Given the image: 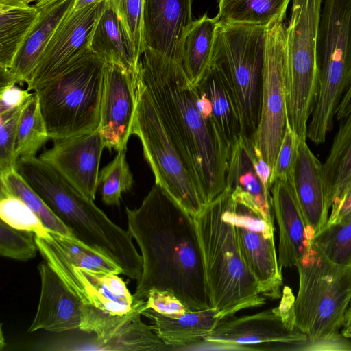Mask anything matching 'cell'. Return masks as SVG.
Listing matches in <instances>:
<instances>
[{
	"instance_id": "1",
	"label": "cell",
	"mask_w": 351,
	"mask_h": 351,
	"mask_svg": "<svg viewBox=\"0 0 351 351\" xmlns=\"http://www.w3.org/2000/svg\"><path fill=\"white\" fill-rule=\"evenodd\" d=\"M128 230L143 258L134 300L152 289L170 291L189 310L210 308L193 216L156 184L134 209L125 207Z\"/></svg>"
},
{
	"instance_id": "2",
	"label": "cell",
	"mask_w": 351,
	"mask_h": 351,
	"mask_svg": "<svg viewBox=\"0 0 351 351\" xmlns=\"http://www.w3.org/2000/svg\"><path fill=\"white\" fill-rule=\"evenodd\" d=\"M138 77L186 164L202 204L210 203L226 189L231 148L213 116L199 111L197 86L180 62L147 45Z\"/></svg>"
},
{
	"instance_id": "3",
	"label": "cell",
	"mask_w": 351,
	"mask_h": 351,
	"mask_svg": "<svg viewBox=\"0 0 351 351\" xmlns=\"http://www.w3.org/2000/svg\"><path fill=\"white\" fill-rule=\"evenodd\" d=\"M16 171L40 195L74 238L115 263L122 274L138 280L143 267L130 232L114 223L94 201L39 158H19Z\"/></svg>"
},
{
	"instance_id": "4",
	"label": "cell",
	"mask_w": 351,
	"mask_h": 351,
	"mask_svg": "<svg viewBox=\"0 0 351 351\" xmlns=\"http://www.w3.org/2000/svg\"><path fill=\"white\" fill-rule=\"evenodd\" d=\"M230 191L203 205L193 217L200 245L210 308L222 319L265 304L266 298L241 254Z\"/></svg>"
},
{
	"instance_id": "5",
	"label": "cell",
	"mask_w": 351,
	"mask_h": 351,
	"mask_svg": "<svg viewBox=\"0 0 351 351\" xmlns=\"http://www.w3.org/2000/svg\"><path fill=\"white\" fill-rule=\"evenodd\" d=\"M106 64L86 46L61 73L35 88L49 138L99 128Z\"/></svg>"
},
{
	"instance_id": "6",
	"label": "cell",
	"mask_w": 351,
	"mask_h": 351,
	"mask_svg": "<svg viewBox=\"0 0 351 351\" xmlns=\"http://www.w3.org/2000/svg\"><path fill=\"white\" fill-rule=\"evenodd\" d=\"M295 267V328L311 342L336 339L351 300V265L333 263L311 243Z\"/></svg>"
},
{
	"instance_id": "7",
	"label": "cell",
	"mask_w": 351,
	"mask_h": 351,
	"mask_svg": "<svg viewBox=\"0 0 351 351\" xmlns=\"http://www.w3.org/2000/svg\"><path fill=\"white\" fill-rule=\"evenodd\" d=\"M318 97L308 133L324 139L351 84V0H323L317 40Z\"/></svg>"
},
{
	"instance_id": "8",
	"label": "cell",
	"mask_w": 351,
	"mask_h": 351,
	"mask_svg": "<svg viewBox=\"0 0 351 351\" xmlns=\"http://www.w3.org/2000/svg\"><path fill=\"white\" fill-rule=\"evenodd\" d=\"M286 34L285 92L287 123L306 139L308 121L319 90L317 40L323 0H291Z\"/></svg>"
},
{
	"instance_id": "9",
	"label": "cell",
	"mask_w": 351,
	"mask_h": 351,
	"mask_svg": "<svg viewBox=\"0 0 351 351\" xmlns=\"http://www.w3.org/2000/svg\"><path fill=\"white\" fill-rule=\"evenodd\" d=\"M266 27L219 23L210 63L227 76L241 121V136L253 139L261 112Z\"/></svg>"
},
{
	"instance_id": "10",
	"label": "cell",
	"mask_w": 351,
	"mask_h": 351,
	"mask_svg": "<svg viewBox=\"0 0 351 351\" xmlns=\"http://www.w3.org/2000/svg\"><path fill=\"white\" fill-rule=\"evenodd\" d=\"M136 94L132 134L140 139L144 157L154 176L155 184L194 217L203 206L197 186L138 75Z\"/></svg>"
},
{
	"instance_id": "11",
	"label": "cell",
	"mask_w": 351,
	"mask_h": 351,
	"mask_svg": "<svg viewBox=\"0 0 351 351\" xmlns=\"http://www.w3.org/2000/svg\"><path fill=\"white\" fill-rule=\"evenodd\" d=\"M285 27L278 23L265 30L261 119L252 139L271 172L287 124Z\"/></svg>"
},
{
	"instance_id": "12",
	"label": "cell",
	"mask_w": 351,
	"mask_h": 351,
	"mask_svg": "<svg viewBox=\"0 0 351 351\" xmlns=\"http://www.w3.org/2000/svg\"><path fill=\"white\" fill-rule=\"evenodd\" d=\"M295 298L285 291L279 305L260 313L224 318L204 341L226 350H265L276 344L306 342V335L295 326Z\"/></svg>"
},
{
	"instance_id": "13",
	"label": "cell",
	"mask_w": 351,
	"mask_h": 351,
	"mask_svg": "<svg viewBox=\"0 0 351 351\" xmlns=\"http://www.w3.org/2000/svg\"><path fill=\"white\" fill-rule=\"evenodd\" d=\"M35 240L44 261L84 305L115 316L146 309V300H134L117 274L72 265L47 247L36 235Z\"/></svg>"
},
{
	"instance_id": "14",
	"label": "cell",
	"mask_w": 351,
	"mask_h": 351,
	"mask_svg": "<svg viewBox=\"0 0 351 351\" xmlns=\"http://www.w3.org/2000/svg\"><path fill=\"white\" fill-rule=\"evenodd\" d=\"M233 199V215L239 248L265 298L282 296V270L274 241V223L247 202Z\"/></svg>"
},
{
	"instance_id": "15",
	"label": "cell",
	"mask_w": 351,
	"mask_h": 351,
	"mask_svg": "<svg viewBox=\"0 0 351 351\" xmlns=\"http://www.w3.org/2000/svg\"><path fill=\"white\" fill-rule=\"evenodd\" d=\"M137 75L106 64L98 130L110 150H127L136 107Z\"/></svg>"
},
{
	"instance_id": "16",
	"label": "cell",
	"mask_w": 351,
	"mask_h": 351,
	"mask_svg": "<svg viewBox=\"0 0 351 351\" xmlns=\"http://www.w3.org/2000/svg\"><path fill=\"white\" fill-rule=\"evenodd\" d=\"M105 147L99 130L55 141L39 158L51 166L71 185L95 200L99 167Z\"/></svg>"
},
{
	"instance_id": "17",
	"label": "cell",
	"mask_w": 351,
	"mask_h": 351,
	"mask_svg": "<svg viewBox=\"0 0 351 351\" xmlns=\"http://www.w3.org/2000/svg\"><path fill=\"white\" fill-rule=\"evenodd\" d=\"M104 2L92 3L78 10L72 9L65 15L51 37L27 90H34L61 73L87 46L88 36Z\"/></svg>"
},
{
	"instance_id": "18",
	"label": "cell",
	"mask_w": 351,
	"mask_h": 351,
	"mask_svg": "<svg viewBox=\"0 0 351 351\" xmlns=\"http://www.w3.org/2000/svg\"><path fill=\"white\" fill-rule=\"evenodd\" d=\"M38 269L40 298L28 332L45 330L60 333L80 330L83 304L45 261L40 263Z\"/></svg>"
},
{
	"instance_id": "19",
	"label": "cell",
	"mask_w": 351,
	"mask_h": 351,
	"mask_svg": "<svg viewBox=\"0 0 351 351\" xmlns=\"http://www.w3.org/2000/svg\"><path fill=\"white\" fill-rule=\"evenodd\" d=\"M310 241L326 225L330 209L326 196L323 165L311 152L306 139L299 138L292 181Z\"/></svg>"
},
{
	"instance_id": "20",
	"label": "cell",
	"mask_w": 351,
	"mask_h": 351,
	"mask_svg": "<svg viewBox=\"0 0 351 351\" xmlns=\"http://www.w3.org/2000/svg\"><path fill=\"white\" fill-rule=\"evenodd\" d=\"M193 0H144L145 45L181 62L180 43L193 21Z\"/></svg>"
},
{
	"instance_id": "21",
	"label": "cell",
	"mask_w": 351,
	"mask_h": 351,
	"mask_svg": "<svg viewBox=\"0 0 351 351\" xmlns=\"http://www.w3.org/2000/svg\"><path fill=\"white\" fill-rule=\"evenodd\" d=\"M272 206L279 228L278 265L295 266L311 245L307 228L293 186L289 181L276 180L271 188Z\"/></svg>"
},
{
	"instance_id": "22",
	"label": "cell",
	"mask_w": 351,
	"mask_h": 351,
	"mask_svg": "<svg viewBox=\"0 0 351 351\" xmlns=\"http://www.w3.org/2000/svg\"><path fill=\"white\" fill-rule=\"evenodd\" d=\"M252 139L240 136L232 145L226 189L232 198L253 205L268 221L274 223L271 190L258 176L252 160Z\"/></svg>"
},
{
	"instance_id": "23",
	"label": "cell",
	"mask_w": 351,
	"mask_h": 351,
	"mask_svg": "<svg viewBox=\"0 0 351 351\" xmlns=\"http://www.w3.org/2000/svg\"><path fill=\"white\" fill-rule=\"evenodd\" d=\"M76 0H53L43 8L38 19L10 69L16 84L31 82L42 55L55 29L73 8Z\"/></svg>"
},
{
	"instance_id": "24",
	"label": "cell",
	"mask_w": 351,
	"mask_h": 351,
	"mask_svg": "<svg viewBox=\"0 0 351 351\" xmlns=\"http://www.w3.org/2000/svg\"><path fill=\"white\" fill-rule=\"evenodd\" d=\"M213 308L189 311L178 315H165L152 308L143 311V315L153 322L154 330L158 337L174 350L204 341L219 324L221 318Z\"/></svg>"
},
{
	"instance_id": "25",
	"label": "cell",
	"mask_w": 351,
	"mask_h": 351,
	"mask_svg": "<svg viewBox=\"0 0 351 351\" xmlns=\"http://www.w3.org/2000/svg\"><path fill=\"white\" fill-rule=\"evenodd\" d=\"M138 315L110 337L86 340L54 342L51 350H110V351H163L174 350L156 333L153 325H147Z\"/></svg>"
},
{
	"instance_id": "26",
	"label": "cell",
	"mask_w": 351,
	"mask_h": 351,
	"mask_svg": "<svg viewBox=\"0 0 351 351\" xmlns=\"http://www.w3.org/2000/svg\"><path fill=\"white\" fill-rule=\"evenodd\" d=\"M196 86L210 101L215 123L231 148L241 136V121L238 104L227 76L221 68L211 62Z\"/></svg>"
},
{
	"instance_id": "27",
	"label": "cell",
	"mask_w": 351,
	"mask_h": 351,
	"mask_svg": "<svg viewBox=\"0 0 351 351\" xmlns=\"http://www.w3.org/2000/svg\"><path fill=\"white\" fill-rule=\"evenodd\" d=\"M87 47L106 63L136 75L138 62L127 44L118 18L107 2L97 14L87 40Z\"/></svg>"
},
{
	"instance_id": "28",
	"label": "cell",
	"mask_w": 351,
	"mask_h": 351,
	"mask_svg": "<svg viewBox=\"0 0 351 351\" xmlns=\"http://www.w3.org/2000/svg\"><path fill=\"white\" fill-rule=\"evenodd\" d=\"M218 23L217 16L210 18L206 13L193 21L182 36L180 64L195 86L210 66Z\"/></svg>"
},
{
	"instance_id": "29",
	"label": "cell",
	"mask_w": 351,
	"mask_h": 351,
	"mask_svg": "<svg viewBox=\"0 0 351 351\" xmlns=\"http://www.w3.org/2000/svg\"><path fill=\"white\" fill-rule=\"evenodd\" d=\"M340 121L330 153L322 164L330 208L344 197L351 186V113Z\"/></svg>"
},
{
	"instance_id": "30",
	"label": "cell",
	"mask_w": 351,
	"mask_h": 351,
	"mask_svg": "<svg viewBox=\"0 0 351 351\" xmlns=\"http://www.w3.org/2000/svg\"><path fill=\"white\" fill-rule=\"evenodd\" d=\"M40 14V10L33 4L0 3V68H11Z\"/></svg>"
},
{
	"instance_id": "31",
	"label": "cell",
	"mask_w": 351,
	"mask_h": 351,
	"mask_svg": "<svg viewBox=\"0 0 351 351\" xmlns=\"http://www.w3.org/2000/svg\"><path fill=\"white\" fill-rule=\"evenodd\" d=\"M291 0H219V23L269 27L283 23Z\"/></svg>"
},
{
	"instance_id": "32",
	"label": "cell",
	"mask_w": 351,
	"mask_h": 351,
	"mask_svg": "<svg viewBox=\"0 0 351 351\" xmlns=\"http://www.w3.org/2000/svg\"><path fill=\"white\" fill-rule=\"evenodd\" d=\"M47 237H39L51 250L69 264L96 271L122 274L121 269L112 260L73 237L51 230Z\"/></svg>"
},
{
	"instance_id": "33",
	"label": "cell",
	"mask_w": 351,
	"mask_h": 351,
	"mask_svg": "<svg viewBox=\"0 0 351 351\" xmlns=\"http://www.w3.org/2000/svg\"><path fill=\"white\" fill-rule=\"evenodd\" d=\"M0 196L12 195L19 197L38 216L48 230L73 237L69 228L15 169L0 174Z\"/></svg>"
},
{
	"instance_id": "34",
	"label": "cell",
	"mask_w": 351,
	"mask_h": 351,
	"mask_svg": "<svg viewBox=\"0 0 351 351\" xmlns=\"http://www.w3.org/2000/svg\"><path fill=\"white\" fill-rule=\"evenodd\" d=\"M45 123L35 92L24 104L18 121L15 152L19 158L36 157L49 139Z\"/></svg>"
},
{
	"instance_id": "35",
	"label": "cell",
	"mask_w": 351,
	"mask_h": 351,
	"mask_svg": "<svg viewBox=\"0 0 351 351\" xmlns=\"http://www.w3.org/2000/svg\"><path fill=\"white\" fill-rule=\"evenodd\" d=\"M311 243L333 263L351 265V213L336 223L326 224Z\"/></svg>"
},
{
	"instance_id": "36",
	"label": "cell",
	"mask_w": 351,
	"mask_h": 351,
	"mask_svg": "<svg viewBox=\"0 0 351 351\" xmlns=\"http://www.w3.org/2000/svg\"><path fill=\"white\" fill-rule=\"evenodd\" d=\"M116 14L129 49L140 62L146 46L144 39V0H108Z\"/></svg>"
},
{
	"instance_id": "37",
	"label": "cell",
	"mask_w": 351,
	"mask_h": 351,
	"mask_svg": "<svg viewBox=\"0 0 351 351\" xmlns=\"http://www.w3.org/2000/svg\"><path fill=\"white\" fill-rule=\"evenodd\" d=\"M126 151H119L115 158L99 171L98 189L103 202L120 205L121 196L132 189L134 180L126 160Z\"/></svg>"
},
{
	"instance_id": "38",
	"label": "cell",
	"mask_w": 351,
	"mask_h": 351,
	"mask_svg": "<svg viewBox=\"0 0 351 351\" xmlns=\"http://www.w3.org/2000/svg\"><path fill=\"white\" fill-rule=\"evenodd\" d=\"M0 217L14 228L33 232L36 236L43 238L49 235L48 230L38 216L14 195L0 196Z\"/></svg>"
},
{
	"instance_id": "39",
	"label": "cell",
	"mask_w": 351,
	"mask_h": 351,
	"mask_svg": "<svg viewBox=\"0 0 351 351\" xmlns=\"http://www.w3.org/2000/svg\"><path fill=\"white\" fill-rule=\"evenodd\" d=\"M35 233L14 228L0 221V254L9 258L27 261L34 258L38 248Z\"/></svg>"
},
{
	"instance_id": "40",
	"label": "cell",
	"mask_w": 351,
	"mask_h": 351,
	"mask_svg": "<svg viewBox=\"0 0 351 351\" xmlns=\"http://www.w3.org/2000/svg\"><path fill=\"white\" fill-rule=\"evenodd\" d=\"M23 105L0 113V174L15 169L16 130Z\"/></svg>"
},
{
	"instance_id": "41",
	"label": "cell",
	"mask_w": 351,
	"mask_h": 351,
	"mask_svg": "<svg viewBox=\"0 0 351 351\" xmlns=\"http://www.w3.org/2000/svg\"><path fill=\"white\" fill-rule=\"evenodd\" d=\"M299 137L287 123L270 178L272 186L276 180L291 182L297 158Z\"/></svg>"
},
{
	"instance_id": "42",
	"label": "cell",
	"mask_w": 351,
	"mask_h": 351,
	"mask_svg": "<svg viewBox=\"0 0 351 351\" xmlns=\"http://www.w3.org/2000/svg\"><path fill=\"white\" fill-rule=\"evenodd\" d=\"M145 308H152L160 314L170 316L191 311L171 292L158 289L149 291Z\"/></svg>"
},
{
	"instance_id": "43",
	"label": "cell",
	"mask_w": 351,
	"mask_h": 351,
	"mask_svg": "<svg viewBox=\"0 0 351 351\" xmlns=\"http://www.w3.org/2000/svg\"><path fill=\"white\" fill-rule=\"evenodd\" d=\"M32 93L22 90L16 84L0 88V113L22 106Z\"/></svg>"
},
{
	"instance_id": "44",
	"label": "cell",
	"mask_w": 351,
	"mask_h": 351,
	"mask_svg": "<svg viewBox=\"0 0 351 351\" xmlns=\"http://www.w3.org/2000/svg\"><path fill=\"white\" fill-rule=\"evenodd\" d=\"M351 213V191L334 207L326 224H332L341 220L343 217Z\"/></svg>"
},
{
	"instance_id": "45",
	"label": "cell",
	"mask_w": 351,
	"mask_h": 351,
	"mask_svg": "<svg viewBox=\"0 0 351 351\" xmlns=\"http://www.w3.org/2000/svg\"><path fill=\"white\" fill-rule=\"evenodd\" d=\"M351 113V84L344 94L336 112L335 118L340 121Z\"/></svg>"
},
{
	"instance_id": "46",
	"label": "cell",
	"mask_w": 351,
	"mask_h": 351,
	"mask_svg": "<svg viewBox=\"0 0 351 351\" xmlns=\"http://www.w3.org/2000/svg\"><path fill=\"white\" fill-rule=\"evenodd\" d=\"M341 328L342 336L346 338H351V305L346 311Z\"/></svg>"
},
{
	"instance_id": "47",
	"label": "cell",
	"mask_w": 351,
	"mask_h": 351,
	"mask_svg": "<svg viewBox=\"0 0 351 351\" xmlns=\"http://www.w3.org/2000/svg\"><path fill=\"white\" fill-rule=\"evenodd\" d=\"M108 0H76L72 10H78L90 4L107 1Z\"/></svg>"
},
{
	"instance_id": "48",
	"label": "cell",
	"mask_w": 351,
	"mask_h": 351,
	"mask_svg": "<svg viewBox=\"0 0 351 351\" xmlns=\"http://www.w3.org/2000/svg\"><path fill=\"white\" fill-rule=\"evenodd\" d=\"M0 3L10 5H29L30 0H0Z\"/></svg>"
},
{
	"instance_id": "49",
	"label": "cell",
	"mask_w": 351,
	"mask_h": 351,
	"mask_svg": "<svg viewBox=\"0 0 351 351\" xmlns=\"http://www.w3.org/2000/svg\"><path fill=\"white\" fill-rule=\"evenodd\" d=\"M53 0H30V4H33L37 8H40L51 3Z\"/></svg>"
},
{
	"instance_id": "50",
	"label": "cell",
	"mask_w": 351,
	"mask_h": 351,
	"mask_svg": "<svg viewBox=\"0 0 351 351\" xmlns=\"http://www.w3.org/2000/svg\"><path fill=\"white\" fill-rule=\"evenodd\" d=\"M350 191H351V186H350V188L349 189V190H348V192H349ZM347 193H346V194H347Z\"/></svg>"
}]
</instances>
